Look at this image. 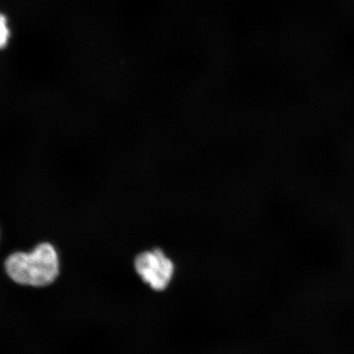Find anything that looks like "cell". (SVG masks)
<instances>
[{"instance_id":"cell-1","label":"cell","mask_w":354,"mask_h":354,"mask_svg":"<svg viewBox=\"0 0 354 354\" xmlns=\"http://www.w3.org/2000/svg\"><path fill=\"white\" fill-rule=\"evenodd\" d=\"M6 269L8 277L17 284L46 286L59 276V255L50 243H42L30 253L11 254L6 260Z\"/></svg>"},{"instance_id":"cell-2","label":"cell","mask_w":354,"mask_h":354,"mask_svg":"<svg viewBox=\"0 0 354 354\" xmlns=\"http://www.w3.org/2000/svg\"><path fill=\"white\" fill-rule=\"evenodd\" d=\"M134 266L142 281L157 292L166 290L175 277L174 260L158 248L137 255Z\"/></svg>"},{"instance_id":"cell-3","label":"cell","mask_w":354,"mask_h":354,"mask_svg":"<svg viewBox=\"0 0 354 354\" xmlns=\"http://www.w3.org/2000/svg\"><path fill=\"white\" fill-rule=\"evenodd\" d=\"M11 29L6 15L0 13V51L3 50L11 41Z\"/></svg>"}]
</instances>
